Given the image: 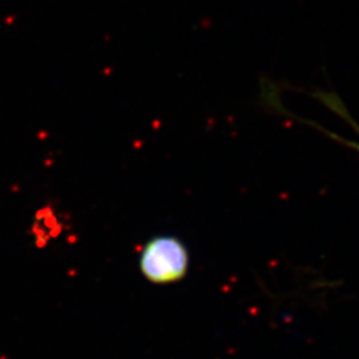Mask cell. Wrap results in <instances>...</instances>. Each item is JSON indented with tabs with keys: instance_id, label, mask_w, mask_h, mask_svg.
<instances>
[{
	"instance_id": "obj_1",
	"label": "cell",
	"mask_w": 359,
	"mask_h": 359,
	"mask_svg": "<svg viewBox=\"0 0 359 359\" xmlns=\"http://www.w3.org/2000/svg\"><path fill=\"white\" fill-rule=\"evenodd\" d=\"M189 269V252L185 244L173 236H157L142 248V274L154 285L181 281Z\"/></svg>"
},
{
	"instance_id": "obj_2",
	"label": "cell",
	"mask_w": 359,
	"mask_h": 359,
	"mask_svg": "<svg viewBox=\"0 0 359 359\" xmlns=\"http://www.w3.org/2000/svg\"><path fill=\"white\" fill-rule=\"evenodd\" d=\"M357 148H359V147H357Z\"/></svg>"
}]
</instances>
